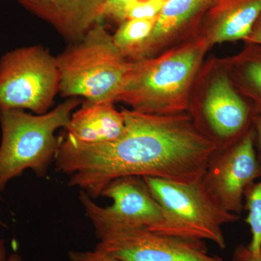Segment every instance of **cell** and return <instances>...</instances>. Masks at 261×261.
Wrapping results in <instances>:
<instances>
[{
	"mask_svg": "<svg viewBox=\"0 0 261 261\" xmlns=\"http://www.w3.org/2000/svg\"><path fill=\"white\" fill-rule=\"evenodd\" d=\"M142 178L162 211L161 221L149 230L187 240H210L221 249L226 247L223 225L238 221L240 216L215 200L202 178L191 182Z\"/></svg>",
	"mask_w": 261,
	"mask_h": 261,
	"instance_id": "6",
	"label": "cell"
},
{
	"mask_svg": "<svg viewBox=\"0 0 261 261\" xmlns=\"http://www.w3.org/2000/svg\"><path fill=\"white\" fill-rule=\"evenodd\" d=\"M60 87L56 57L42 45L17 48L0 58V110L44 114L60 93Z\"/></svg>",
	"mask_w": 261,
	"mask_h": 261,
	"instance_id": "7",
	"label": "cell"
},
{
	"mask_svg": "<svg viewBox=\"0 0 261 261\" xmlns=\"http://www.w3.org/2000/svg\"><path fill=\"white\" fill-rule=\"evenodd\" d=\"M244 42L253 43L261 45V14L257 19L255 24L250 31Z\"/></svg>",
	"mask_w": 261,
	"mask_h": 261,
	"instance_id": "22",
	"label": "cell"
},
{
	"mask_svg": "<svg viewBox=\"0 0 261 261\" xmlns=\"http://www.w3.org/2000/svg\"><path fill=\"white\" fill-rule=\"evenodd\" d=\"M80 103L79 98H68L42 115L20 109L0 110V197L8 182L25 170L30 168L41 177L47 174L61 141L55 134L66 128Z\"/></svg>",
	"mask_w": 261,
	"mask_h": 261,
	"instance_id": "4",
	"label": "cell"
},
{
	"mask_svg": "<svg viewBox=\"0 0 261 261\" xmlns=\"http://www.w3.org/2000/svg\"><path fill=\"white\" fill-rule=\"evenodd\" d=\"M68 256L70 261H122L96 249L94 251H71Z\"/></svg>",
	"mask_w": 261,
	"mask_h": 261,
	"instance_id": "20",
	"label": "cell"
},
{
	"mask_svg": "<svg viewBox=\"0 0 261 261\" xmlns=\"http://www.w3.org/2000/svg\"><path fill=\"white\" fill-rule=\"evenodd\" d=\"M210 49L198 34L159 56L134 63L117 102L145 114L187 112L194 82Z\"/></svg>",
	"mask_w": 261,
	"mask_h": 261,
	"instance_id": "2",
	"label": "cell"
},
{
	"mask_svg": "<svg viewBox=\"0 0 261 261\" xmlns=\"http://www.w3.org/2000/svg\"><path fill=\"white\" fill-rule=\"evenodd\" d=\"M156 18L132 19L120 23L113 36L115 45L121 56L130 63L142 61L146 44Z\"/></svg>",
	"mask_w": 261,
	"mask_h": 261,
	"instance_id": "16",
	"label": "cell"
},
{
	"mask_svg": "<svg viewBox=\"0 0 261 261\" xmlns=\"http://www.w3.org/2000/svg\"><path fill=\"white\" fill-rule=\"evenodd\" d=\"M214 0H167L156 18L143 61L154 58L195 38L200 33V17Z\"/></svg>",
	"mask_w": 261,
	"mask_h": 261,
	"instance_id": "11",
	"label": "cell"
},
{
	"mask_svg": "<svg viewBox=\"0 0 261 261\" xmlns=\"http://www.w3.org/2000/svg\"><path fill=\"white\" fill-rule=\"evenodd\" d=\"M166 2L167 0H130L125 10L124 20L157 18Z\"/></svg>",
	"mask_w": 261,
	"mask_h": 261,
	"instance_id": "18",
	"label": "cell"
},
{
	"mask_svg": "<svg viewBox=\"0 0 261 261\" xmlns=\"http://www.w3.org/2000/svg\"><path fill=\"white\" fill-rule=\"evenodd\" d=\"M252 126L255 133V142L259 152L261 153V115H256L254 116Z\"/></svg>",
	"mask_w": 261,
	"mask_h": 261,
	"instance_id": "23",
	"label": "cell"
},
{
	"mask_svg": "<svg viewBox=\"0 0 261 261\" xmlns=\"http://www.w3.org/2000/svg\"><path fill=\"white\" fill-rule=\"evenodd\" d=\"M233 87L261 115V45L244 42L236 55L221 58Z\"/></svg>",
	"mask_w": 261,
	"mask_h": 261,
	"instance_id": "15",
	"label": "cell"
},
{
	"mask_svg": "<svg viewBox=\"0 0 261 261\" xmlns=\"http://www.w3.org/2000/svg\"><path fill=\"white\" fill-rule=\"evenodd\" d=\"M130 0H106L101 11V20L112 19L122 23L124 20L125 10Z\"/></svg>",
	"mask_w": 261,
	"mask_h": 261,
	"instance_id": "19",
	"label": "cell"
},
{
	"mask_svg": "<svg viewBox=\"0 0 261 261\" xmlns=\"http://www.w3.org/2000/svg\"><path fill=\"white\" fill-rule=\"evenodd\" d=\"M7 257L6 248H5L4 240H0V261H4Z\"/></svg>",
	"mask_w": 261,
	"mask_h": 261,
	"instance_id": "24",
	"label": "cell"
},
{
	"mask_svg": "<svg viewBox=\"0 0 261 261\" xmlns=\"http://www.w3.org/2000/svg\"><path fill=\"white\" fill-rule=\"evenodd\" d=\"M187 113L196 128L222 149L238 142L252 126L250 102L233 87L221 58L205 60L194 82Z\"/></svg>",
	"mask_w": 261,
	"mask_h": 261,
	"instance_id": "5",
	"label": "cell"
},
{
	"mask_svg": "<svg viewBox=\"0 0 261 261\" xmlns=\"http://www.w3.org/2000/svg\"><path fill=\"white\" fill-rule=\"evenodd\" d=\"M100 196L113 200L109 207L97 205L86 192L80 198L97 238L111 230L133 227L152 229L162 219L161 206L140 176H128L110 182Z\"/></svg>",
	"mask_w": 261,
	"mask_h": 261,
	"instance_id": "8",
	"label": "cell"
},
{
	"mask_svg": "<svg viewBox=\"0 0 261 261\" xmlns=\"http://www.w3.org/2000/svg\"><path fill=\"white\" fill-rule=\"evenodd\" d=\"M67 137L84 144H102L119 138L126 128L123 111L112 102L86 101L72 113L66 128Z\"/></svg>",
	"mask_w": 261,
	"mask_h": 261,
	"instance_id": "14",
	"label": "cell"
},
{
	"mask_svg": "<svg viewBox=\"0 0 261 261\" xmlns=\"http://www.w3.org/2000/svg\"><path fill=\"white\" fill-rule=\"evenodd\" d=\"M98 238L96 250L122 261H225L209 255L203 240L161 234L147 227L111 230Z\"/></svg>",
	"mask_w": 261,
	"mask_h": 261,
	"instance_id": "10",
	"label": "cell"
},
{
	"mask_svg": "<svg viewBox=\"0 0 261 261\" xmlns=\"http://www.w3.org/2000/svg\"><path fill=\"white\" fill-rule=\"evenodd\" d=\"M124 133L111 142L84 144L61 139L57 171L69 175L70 187L92 198L123 176H150L191 182L205 174L216 146L196 128L188 113L158 116L123 109Z\"/></svg>",
	"mask_w": 261,
	"mask_h": 261,
	"instance_id": "1",
	"label": "cell"
},
{
	"mask_svg": "<svg viewBox=\"0 0 261 261\" xmlns=\"http://www.w3.org/2000/svg\"><path fill=\"white\" fill-rule=\"evenodd\" d=\"M56 59L62 97H83L90 102H117L134 65L121 56L100 23L79 42L70 43Z\"/></svg>",
	"mask_w": 261,
	"mask_h": 261,
	"instance_id": "3",
	"label": "cell"
},
{
	"mask_svg": "<svg viewBox=\"0 0 261 261\" xmlns=\"http://www.w3.org/2000/svg\"><path fill=\"white\" fill-rule=\"evenodd\" d=\"M233 261H261V250L256 255H252L245 245H240L233 252Z\"/></svg>",
	"mask_w": 261,
	"mask_h": 261,
	"instance_id": "21",
	"label": "cell"
},
{
	"mask_svg": "<svg viewBox=\"0 0 261 261\" xmlns=\"http://www.w3.org/2000/svg\"><path fill=\"white\" fill-rule=\"evenodd\" d=\"M253 126L236 143L216 149L202 180L215 200L228 212L240 215L247 187L261 176Z\"/></svg>",
	"mask_w": 261,
	"mask_h": 261,
	"instance_id": "9",
	"label": "cell"
},
{
	"mask_svg": "<svg viewBox=\"0 0 261 261\" xmlns=\"http://www.w3.org/2000/svg\"><path fill=\"white\" fill-rule=\"evenodd\" d=\"M261 14V0H214L199 35L210 47L244 41Z\"/></svg>",
	"mask_w": 261,
	"mask_h": 261,
	"instance_id": "13",
	"label": "cell"
},
{
	"mask_svg": "<svg viewBox=\"0 0 261 261\" xmlns=\"http://www.w3.org/2000/svg\"><path fill=\"white\" fill-rule=\"evenodd\" d=\"M32 14L42 19L65 40L79 42L96 24L106 0H16Z\"/></svg>",
	"mask_w": 261,
	"mask_h": 261,
	"instance_id": "12",
	"label": "cell"
},
{
	"mask_svg": "<svg viewBox=\"0 0 261 261\" xmlns=\"http://www.w3.org/2000/svg\"><path fill=\"white\" fill-rule=\"evenodd\" d=\"M4 261H22V258L19 254L13 253Z\"/></svg>",
	"mask_w": 261,
	"mask_h": 261,
	"instance_id": "25",
	"label": "cell"
},
{
	"mask_svg": "<svg viewBox=\"0 0 261 261\" xmlns=\"http://www.w3.org/2000/svg\"><path fill=\"white\" fill-rule=\"evenodd\" d=\"M261 163V153L259 152ZM244 197L245 208L248 211L246 223L250 227L252 233L251 243L248 245L249 251L256 255L261 250V176L260 180L253 182L245 190Z\"/></svg>",
	"mask_w": 261,
	"mask_h": 261,
	"instance_id": "17",
	"label": "cell"
}]
</instances>
